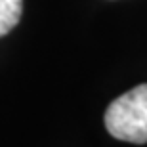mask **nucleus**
<instances>
[{
    "label": "nucleus",
    "mask_w": 147,
    "mask_h": 147,
    "mask_svg": "<svg viewBox=\"0 0 147 147\" xmlns=\"http://www.w3.org/2000/svg\"><path fill=\"white\" fill-rule=\"evenodd\" d=\"M105 128L117 140L147 143V84H140L111 101L105 111Z\"/></svg>",
    "instance_id": "f257e3e1"
},
{
    "label": "nucleus",
    "mask_w": 147,
    "mask_h": 147,
    "mask_svg": "<svg viewBox=\"0 0 147 147\" xmlns=\"http://www.w3.org/2000/svg\"><path fill=\"white\" fill-rule=\"evenodd\" d=\"M23 13V0H0V36L16 27Z\"/></svg>",
    "instance_id": "f03ea898"
}]
</instances>
